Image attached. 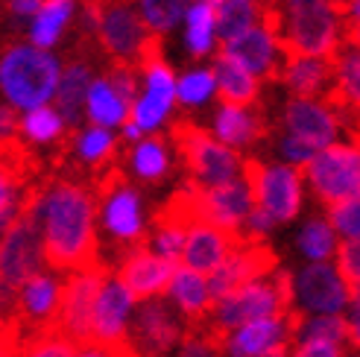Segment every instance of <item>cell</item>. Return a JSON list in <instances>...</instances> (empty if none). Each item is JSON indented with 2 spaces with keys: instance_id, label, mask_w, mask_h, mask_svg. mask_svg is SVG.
Wrapping results in <instances>:
<instances>
[{
  "instance_id": "obj_1",
  "label": "cell",
  "mask_w": 360,
  "mask_h": 357,
  "mask_svg": "<svg viewBox=\"0 0 360 357\" xmlns=\"http://www.w3.org/2000/svg\"><path fill=\"white\" fill-rule=\"evenodd\" d=\"M41 217V261L53 273H77L103 261L94 228L97 202L88 182L50 173Z\"/></svg>"
},
{
  "instance_id": "obj_2",
  "label": "cell",
  "mask_w": 360,
  "mask_h": 357,
  "mask_svg": "<svg viewBox=\"0 0 360 357\" xmlns=\"http://www.w3.org/2000/svg\"><path fill=\"white\" fill-rule=\"evenodd\" d=\"M278 50L334 59L346 41H357V18L340 15L326 0H278Z\"/></svg>"
},
{
  "instance_id": "obj_3",
  "label": "cell",
  "mask_w": 360,
  "mask_h": 357,
  "mask_svg": "<svg viewBox=\"0 0 360 357\" xmlns=\"http://www.w3.org/2000/svg\"><path fill=\"white\" fill-rule=\"evenodd\" d=\"M94 39L112 62L141 67L161 56V35L147 27L132 0H91Z\"/></svg>"
},
{
  "instance_id": "obj_4",
  "label": "cell",
  "mask_w": 360,
  "mask_h": 357,
  "mask_svg": "<svg viewBox=\"0 0 360 357\" xmlns=\"http://www.w3.org/2000/svg\"><path fill=\"white\" fill-rule=\"evenodd\" d=\"M62 74L59 59L35 44H9L0 53V91L15 109H35L50 103Z\"/></svg>"
},
{
  "instance_id": "obj_5",
  "label": "cell",
  "mask_w": 360,
  "mask_h": 357,
  "mask_svg": "<svg viewBox=\"0 0 360 357\" xmlns=\"http://www.w3.org/2000/svg\"><path fill=\"white\" fill-rule=\"evenodd\" d=\"M170 138L176 144L185 178H193L205 188L238 178L240 155L220 138H214L208 129L196 126L193 120H176L170 126Z\"/></svg>"
},
{
  "instance_id": "obj_6",
  "label": "cell",
  "mask_w": 360,
  "mask_h": 357,
  "mask_svg": "<svg viewBox=\"0 0 360 357\" xmlns=\"http://www.w3.org/2000/svg\"><path fill=\"white\" fill-rule=\"evenodd\" d=\"M240 170L249 202L264 208L273 223H287L302 211V164L269 167L261 158H240Z\"/></svg>"
},
{
  "instance_id": "obj_7",
  "label": "cell",
  "mask_w": 360,
  "mask_h": 357,
  "mask_svg": "<svg viewBox=\"0 0 360 357\" xmlns=\"http://www.w3.org/2000/svg\"><path fill=\"white\" fill-rule=\"evenodd\" d=\"M115 266L109 261H97L94 266H85L77 273H65L62 278V305L56 316V328L68 337L77 349L91 346V319H94V301L103 290V284L112 278Z\"/></svg>"
},
{
  "instance_id": "obj_8",
  "label": "cell",
  "mask_w": 360,
  "mask_h": 357,
  "mask_svg": "<svg viewBox=\"0 0 360 357\" xmlns=\"http://www.w3.org/2000/svg\"><path fill=\"white\" fill-rule=\"evenodd\" d=\"M304 178L311 182L314 196L322 205H337L357 196L360 190V152L354 144H331L316 150L308 162L302 164Z\"/></svg>"
},
{
  "instance_id": "obj_9",
  "label": "cell",
  "mask_w": 360,
  "mask_h": 357,
  "mask_svg": "<svg viewBox=\"0 0 360 357\" xmlns=\"http://www.w3.org/2000/svg\"><path fill=\"white\" fill-rule=\"evenodd\" d=\"M281 261L278 252L273 249V243L266 240V235L246 228V238L226 255V261L211 273V299L217 301L229 293H235L240 287H246L249 281H258L264 275H269Z\"/></svg>"
},
{
  "instance_id": "obj_10",
  "label": "cell",
  "mask_w": 360,
  "mask_h": 357,
  "mask_svg": "<svg viewBox=\"0 0 360 357\" xmlns=\"http://www.w3.org/2000/svg\"><path fill=\"white\" fill-rule=\"evenodd\" d=\"M126 334L141 357H167V351L182 340L185 323L165 296H150L138 301L132 319H126Z\"/></svg>"
},
{
  "instance_id": "obj_11",
  "label": "cell",
  "mask_w": 360,
  "mask_h": 357,
  "mask_svg": "<svg viewBox=\"0 0 360 357\" xmlns=\"http://www.w3.org/2000/svg\"><path fill=\"white\" fill-rule=\"evenodd\" d=\"M176 266H179V261H170L165 255L153 252L150 243H138L129 252L117 255V266H115L117 278L115 281L123 284L132 301H143L150 296L167 293Z\"/></svg>"
},
{
  "instance_id": "obj_12",
  "label": "cell",
  "mask_w": 360,
  "mask_h": 357,
  "mask_svg": "<svg viewBox=\"0 0 360 357\" xmlns=\"http://www.w3.org/2000/svg\"><path fill=\"white\" fill-rule=\"evenodd\" d=\"M59 305H62V278L39 270L18 287L9 316L18 323L21 334H32V331L56 328Z\"/></svg>"
},
{
  "instance_id": "obj_13",
  "label": "cell",
  "mask_w": 360,
  "mask_h": 357,
  "mask_svg": "<svg viewBox=\"0 0 360 357\" xmlns=\"http://www.w3.org/2000/svg\"><path fill=\"white\" fill-rule=\"evenodd\" d=\"M220 53H226L229 59H235L240 67H246L255 79H266V82H278L281 77V50L276 35L269 32V27H264L261 21L255 27L243 30L240 35L229 41H220L217 47Z\"/></svg>"
},
{
  "instance_id": "obj_14",
  "label": "cell",
  "mask_w": 360,
  "mask_h": 357,
  "mask_svg": "<svg viewBox=\"0 0 360 357\" xmlns=\"http://www.w3.org/2000/svg\"><path fill=\"white\" fill-rule=\"evenodd\" d=\"M138 74H143V79H147V91L132 103L126 120H132L141 132H153L161 126V120L167 117L170 105L176 100V77H173L170 65L165 62V56L143 62L138 67Z\"/></svg>"
},
{
  "instance_id": "obj_15",
  "label": "cell",
  "mask_w": 360,
  "mask_h": 357,
  "mask_svg": "<svg viewBox=\"0 0 360 357\" xmlns=\"http://www.w3.org/2000/svg\"><path fill=\"white\" fill-rule=\"evenodd\" d=\"M243 238H246V228L235 231V228H223V226H214V223H202L185 235L179 264L188 266L193 273H200V275H211Z\"/></svg>"
},
{
  "instance_id": "obj_16",
  "label": "cell",
  "mask_w": 360,
  "mask_h": 357,
  "mask_svg": "<svg viewBox=\"0 0 360 357\" xmlns=\"http://www.w3.org/2000/svg\"><path fill=\"white\" fill-rule=\"evenodd\" d=\"M103 211L105 226L117 238V255L129 252L138 243H150V231L141 223V196L129 182L117 185L103 202H97V214Z\"/></svg>"
},
{
  "instance_id": "obj_17",
  "label": "cell",
  "mask_w": 360,
  "mask_h": 357,
  "mask_svg": "<svg viewBox=\"0 0 360 357\" xmlns=\"http://www.w3.org/2000/svg\"><path fill=\"white\" fill-rule=\"evenodd\" d=\"M284 126L290 135L302 138L314 150L328 147L340 132V120L326 103L308 97H290L284 105Z\"/></svg>"
},
{
  "instance_id": "obj_18",
  "label": "cell",
  "mask_w": 360,
  "mask_h": 357,
  "mask_svg": "<svg viewBox=\"0 0 360 357\" xmlns=\"http://www.w3.org/2000/svg\"><path fill=\"white\" fill-rule=\"evenodd\" d=\"M334 79V59H322V56H299V53H287L281 50V77L290 88L293 97H308L316 100L328 91V85Z\"/></svg>"
},
{
  "instance_id": "obj_19",
  "label": "cell",
  "mask_w": 360,
  "mask_h": 357,
  "mask_svg": "<svg viewBox=\"0 0 360 357\" xmlns=\"http://www.w3.org/2000/svg\"><path fill=\"white\" fill-rule=\"evenodd\" d=\"M299 299L304 301V308L314 313H340L349 305V296L340 284L337 273L331 270V264L316 261L314 266H304L299 275Z\"/></svg>"
},
{
  "instance_id": "obj_20",
  "label": "cell",
  "mask_w": 360,
  "mask_h": 357,
  "mask_svg": "<svg viewBox=\"0 0 360 357\" xmlns=\"http://www.w3.org/2000/svg\"><path fill=\"white\" fill-rule=\"evenodd\" d=\"M129 308L132 299L126 293V287L120 281H105L103 290L94 301V319H91V334L94 343H115V340H126V319H129Z\"/></svg>"
},
{
  "instance_id": "obj_21",
  "label": "cell",
  "mask_w": 360,
  "mask_h": 357,
  "mask_svg": "<svg viewBox=\"0 0 360 357\" xmlns=\"http://www.w3.org/2000/svg\"><path fill=\"white\" fill-rule=\"evenodd\" d=\"M214 129H217V138L229 147H252L269 135V123H266L258 103L249 105V109H240V105H220Z\"/></svg>"
},
{
  "instance_id": "obj_22",
  "label": "cell",
  "mask_w": 360,
  "mask_h": 357,
  "mask_svg": "<svg viewBox=\"0 0 360 357\" xmlns=\"http://www.w3.org/2000/svg\"><path fill=\"white\" fill-rule=\"evenodd\" d=\"M202 202H205V214L214 226H223V228H235L240 231L246 223V214H249V190L243 182L231 178V182L223 185H202Z\"/></svg>"
},
{
  "instance_id": "obj_23",
  "label": "cell",
  "mask_w": 360,
  "mask_h": 357,
  "mask_svg": "<svg viewBox=\"0 0 360 357\" xmlns=\"http://www.w3.org/2000/svg\"><path fill=\"white\" fill-rule=\"evenodd\" d=\"M214 91H217L223 105H240V109H249L255 105L261 97L258 79L249 74L246 67H240L235 59H229L226 53L217 50L214 56Z\"/></svg>"
},
{
  "instance_id": "obj_24",
  "label": "cell",
  "mask_w": 360,
  "mask_h": 357,
  "mask_svg": "<svg viewBox=\"0 0 360 357\" xmlns=\"http://www.w3.org/2000/svg\"><path fill=\"white\" fill-rule=\"evenodd\" d=\"M170 293H173V301L182 308V319H185V328L188 325H202L211 308H214V299H211V290L200 273L188 270V266L179 264L173 270V278H170Z\"/></svg>"
},
{
  "instance_id": "obj_25",
  "label": "cell",
  "mask_w": 360,
  "mask_h": 357,
  "mask_svg": "<svg viewBox=\"0 0 360 357\" xmlns=\"http://www.w3.org/2000/svg\"><path fill=\"white\" fill-rule=\"evenodd\" d=\"M88 85H91V65L85 59H74L65 67V74H59L53 97H56V112L65 120V126H79V120L85 115Z\"/></svg>"
},
{
  "instance_id": "obj_26",
  "label": "cell",
  "mask_w": 360,
  "mask_h": 357,
  "mask_svg": "<svg viewBox=\"0 0 360 357\" xmlns=\"http://www.w3.org/2000/svg\"><path fill=\"white\" fill-rule=\"evenodd\" d=\"M70 18H74V0H44L39 12L32 15L30 24V44L50 50L62 39V32L68 30Z\"/></svg>"
},
{
  "instance_id": "obj_27",
  "label": "cell",
  "mask_w": 360,
  "mask_h": 357,
  "mask_svg": "<svg viewBox=\"0 0 360 357\" xmlns=\"http://www.w3.org/2000/svg\"><path fill=\"white\" fill-rule=\"evenodd\" d=\"M85 112L91 117V126H117L129 117V109L126 103L117 97V91L109 85V79H94L88 85V94H85Z\"/></svg>"
},
{
  "instance_id": "obj_28",
  "label": "cell",
  "mask_w": 360,
  "mask_h": 357,
  "mask_svg": "<svg viewBox=\"0 0 360 357\" xmlns=\"http://www.w3.org/2000/svg\"><path fill=\"white\" fill-rule=\"evenodd\" d=\"M258 21H261L258 4H252V0H223L220 6H214V39L229 41L243 30L255 27Z\"/></svg>"
},
{
  "instance_id": "obj_29",
  "label": "cell",
  "mask_w": 360,
  "mask_h": 357,
  "mask_svg": "<svg viewBox=\"0 0 360 357\" xmlns=\"http://www.w3.org/2000/svg\"><path fill=\"white\" fill-rule=\"evenodd\" d=\"M185 41H188V50L193 53L196 59L205 56V53L214 50L217 39H214V6L208 4H191L185 9Z\"/></svg>"
},
{
  "instance_id": "obj_30",
  "label": "cell",
  "mask_w": 360,
  "mask_h": 357,
  "mask_svg": "<svg viewBox=\"0 0 360 357\" xmlns=\"http://www.w3.org/2000/svg\"><path fill=\"white\" fill-rule=\"evenodd\" d=\"M299 337H304V340H334L343 343L349 351L357 349V328L340 313H319L316 319L302 325Z\"/></svg>"
},
{
  "instance_id": "obj_31",
  "label": "cell",
  "mask_w": 360,
  "mask_h": 357,
  "mask_svg": "<svg viewBox=\"0 0 360 357\" xmlns=\"http://www.w3.org/2000/svg\"><path fill=\"white\" fill-rule=\"evenodd\" d=\"M18 129H21V135L30 138L32 144H50V141H56L68 126L59 117V112L44 103V105H35V109H27V115L18 123Z\"/></svg>"
},
{
  "instance_id": "obj_32",
  "label": "cell",
  "mask_w": 360,
  "mask_h": 357,
  "mask_svg": "<svg viewBox=\"0 0 360 357\" xmlns=\"http://www.w3.org/2000/svg\"><path fill=\"white\" fill-rule=\"evenodd\" d=\"M74 354H77V346L70 343L59 328L21 334V349H18V357H74Z\"/></svg>"
},
{
  "instance_id": "obj_33",
  "label": "cell",
  "mask_w": 360,
  "mask_h": 357,
  "mask_svg": "<svg viewBox=\"0 0 360 357\" xmlns=\"http://www.w3.org/2000/svg\"><path fill=\"white\" fill-rule=\"evenodd\" d=\"M132 164L135 173L147 182H161L167 176V150H165V138L161 135H150L143 138L132 152Z\"/></svg>"
},
{
  "instance_id": "obj_34",
  "label": "cell",
  "mask_w": 360,
  "mask_h": 357,
  "mask_svg": "<svg viewBox=\"0 0 360 357\" xmlns=\"http://www.w3.org/2000/svg\"><path fill=\"white\" fill-rule=\"evenodd\" d=\"M188 6H191V0H138L141 18L158 35L170 32L179 21H182V15H185Z\"/></svg>"
},
{
  "instance_id": "obj_35",
  "label": "cell",
  "mask_w": 360,
  "mask_h": 357,
  "mask_svg": "<svg viewBox=\"0 0 360 357\" xmlns=\"http://www.w3.org/2000/svg\"><path fill=\"white\" fill-rule=\"evenodd\" d=\"M334 246H337V240H334V228H331L328 220L316 217V220H311L308 226H304V231H302V252L308 258L328 261L334 255Z\"/></svg>"
},
{
  "instance_id": "obj_36",
  "label": "cell",
  "mask_w": 360,
  "mask_h": 357,
  "mask_svg": "<svg viewBox=\"0 0 360 357\" xmlns=\"http://www.w3.org/2000/svg\"><path fill=\"white\" fill-rule=\"evenodd\" d=\"M337 278L343 284V290L349 296V301L357 299V287H360V278H357V240H349L343 238L337 246Z\"/></svg>"
},
{
  "instance_id": "obj_37",
  "label": "cell",
  "mask_w": 360,
  "mask_h": 357,
  "mask_svg": "<svg viewBox=\"0 0 360 357\" xmlns=\"http://www.w3.org/2000/svg\"><path fill=\"white\" fill-rule=\"evenodd\" d=\"M214 94V74L211 70H191L188 77L176 82V100L185 105H200Z\"/></svg>"
},
{
  "instance_id": "obj_38",
  "label": "cell",
  "mask_w": 360,
  "mask_h": 357,
  "mask_svg": "<svg viewBox=\"0 0 360 357\" xmlns=\"http://www.w3.org/2000/svg\"><path fill=\"white\" fill-rule=\"evenodd\" d=\"M328 220H331V228H337L343 238L357 240V196L328 205Z\"/></svg>"
},
{
  "instance_id": "obj_39",
  "label": "cell",
  "mask_w": 360,
  "mask_h": 357,
  "mask_svg": "<svg viewBox=\"0 0 360 357\" xmlns=\"http://www.w3.org/2000/svg\"><path fill=\"white\" fill-rule=\"evenodd\" d=\"M74 357H141L138 349L132 346V340H115V343H91V346H82L77 349Z\"/></svg>"
},
{
  "instance_id": "obj_40",
  "label": "cell",
  "mask_w": 360,
  "mask_h": 357,
  "mask_svg": "<svg viewBox=\"0 0 360 357\" xmlns=\"http://www.w3.org/2000/svg\"><path fill=\"white\" fill-rule=\"evenodd\" d=\"M293 357H349V349L334 340H304Z\"/></svg>"
},
{
  "instance_id": "obj_41",
  "label": "cell",
  "mask_w": 360,
  "mask_h": 357,
  "mask_svg": "<svg viewBox=\"0 0 360 357\" xmlns=\"http://www.w3.org/2000/svg\"><path fill=\"white\" fill-rule=\"evenodd\" d=\"M281 152H284L287 162H293V164H304V162H308V158H311L316 150H314L311 144H304L302 138H296V135L287 132V135H284V141H281Z\"/></svg>"
},
{
  "instance_id": "obj_42",
  "label": "cell",
  "mask_w": 360,
  "mask_h": 357,
  "mask_svg": "<svg viewBox=\"0 0 360 357\" xmlns=\"http://www.w3.org/2000/svg\"><path fill=\"white\" fill-rule=\"evenodd\" d=\"M18 193H21V185L12 178V173L0 164V214H9L18 202Z\"/></svg>"
},
{
  "instance_id": "obj_43",
  "label": "cell",
  "mask_w": 360,
  "mask_h": 357,
  "mask_svg": "<svg viewBox=\"0 0 360 357\" xmlns=\"http://www.w3.org/2000/svg\"><path fill=\"white\" fill-rule=\"evenodd\" d=\"M18 112L15 105H6L0 103V138H12V135H21V129H18Z\"/></svg>"
},
{
  "instance_id": "obj_44",
  "label": "cell",
  "mask_w": 360,
  "mask_h": 357,
  "mask_svg": "<svg viewBox=\"0 0 360 357\" xmlns=\"http://www.w3.org/2000/svg\"><path fill=\"white\" fill-rule=\"evenodd\" d=\"M41 4L44 0H6V9L12 18H32Z\"/></svg>"
},
{
  "instance_id": "obj_45",
  "label": "cell",
  "mask_w": 360,
  "mask_h": 357,
  "mask_svg": "<svg viewBox=\"0 0 360 357\" xmlns=\"http://www.w3.org/2000/svg\"><path fill=\"white\" fill-rule=\"evenodd\" d=\"M15 211V208H12ZM12 211L9 214H0V238H4V231H6V223H9V217H12Z\"/></svg>"
},
{
  "instance_id": "obj_46",
  "label": "cell",
  "mask_w": 360,
  "mask_h": 357,
  "mask_svg": "<svg viewBox=\"0 0 360 357\" xmlns=\"http://www.w3.org/2000/svg\"><path fill=\"white\" fill-rule=\"evenodd\" d=\"M252 4H258V6H269V4H278V0H252Z\"/></svg>"
},
{
  "instance_id": "obj_47",
  "label": "cell",
  "mask_w": 360,
  "mask_h": 357,
  "mask_svg": "<svg viewBox=\"0 0 360 357\" xmlns=\"http://www.w3.org/2000/svg\"><path fill=\"white\" fill-rule=\"evenodd\" d=\"M200 4H208V6H220L223 0H200Z\"/></svg>"
}]
</instances>
